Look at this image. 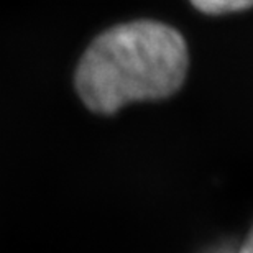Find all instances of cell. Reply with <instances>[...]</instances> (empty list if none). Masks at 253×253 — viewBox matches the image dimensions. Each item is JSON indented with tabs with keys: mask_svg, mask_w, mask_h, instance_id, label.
<instances>
[{
	"mask_svg": "<svg viewBox=\"0 0 253 253\" xmlns=\"http://www.w3.org/2000/svg\"><path fill=\"white\" fill-rule=\"evenodd\" d=\"M235 252L237 253H253V220L245 229V232L242 234L240 239L237 240Z\"/></svg>",
	"mask_w": 253,
	"mask_h": 253,
	"instance_id": "277c9868",
	"label": "cell"
},
{
	"mask_svg": "<svg viewBox=\"0 0 253 253\" xmlns=\"http://www.w3.org/2000/svg\"><path fill=\"white\" fill-rule=\"evenodd\" d=\"M235 245H237V239L224 237L222 240H215V242H212V244L207 242L204 247L194 250L192 253H237Z\"/></svg>",
	"mask_w": 253,
	"mask_h": 253,
	"instance_id": "3957f363",
	"label": "cell"
},
{
	"mask_svg": "<svg viewBox=\"0 0 253 253\" xmlns=\"http://www.w3.org/2000/svg\"><path fill=\"white\" fill-rule=\"evenodd\" d=\"M202 13L222 15L232 12H242L253 7V0H189Z\"/></svg>",
	"mask_w": 253,
	"mask_h": 253,
	"instance_id": "7a4b0ae2",
	"label": "cell"
},
{
	"mask_svg": "<svg viewBox=\"0 0 253 253\" xmlns=\"http://www.w3.org/2000/svg\"><path fill=\"white\" fill-rule=\"evenodd\" d=\"M189 68L186 40L156 20H135L100 33L76 71V89L95 114H115L140 100L169 97Z\"/></svg>",
	"mask_w": 253,
	"mask_h": 253,
	"instance_id": "6da1fadb",
	"label": "cell"
}]
</instances>
